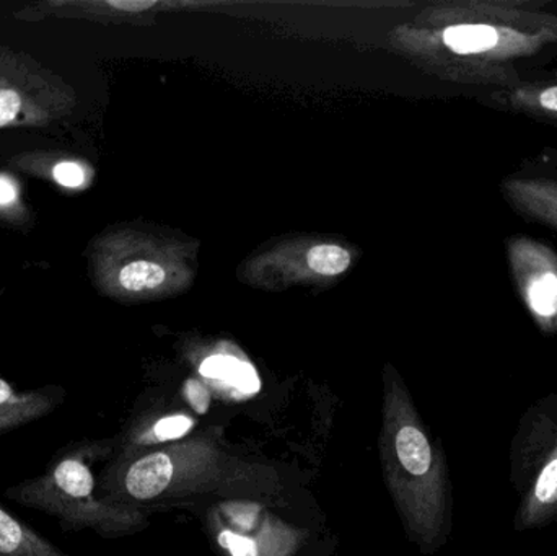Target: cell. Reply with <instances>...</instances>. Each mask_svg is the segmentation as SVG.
<instances>
[{
	"label": "cell",
	"mask_w": 557,
	"mask_h": 556,
	"mask_svg": "<svg viewBox=\"0 0 557 556\" xmlns=\"http://www.w3.org/2000/svg\"><path fill=\"white\" fill-rule=\"evenodd\" d=\"M67 398L61 385L20 391L0 375V436L54 413Z\"/></svg>",
	"instance_id": "5"
},
{
	"label": "cell",
	"mask_w": 557,
	"mask_h": 556,
	"mask_svg": "<svg viewBox=\"0 0 557 556\" xmlns=\"http://www.w3.org/2000/svg\"><path fill=\"white\" fill-rule=\"evenodd\" d=\"M523 498L517 528H539L557 516V407L540 411L525 436L520 459Z\"/></svg>",
	"instance_id": "3"
},
{
	"label": "cell",
	"mask_w": 557,
	"mask_h": 556,
	"mask_svg": "<svg viewBox=\"0 0 557 556\" xmlns=\"http://www.w3.org/2000/svg\"><path fill=\"white\" fill-rule=\"evenodd\" d=\"M219 544L224 548H228L234 556H258L257 545L250 539L242 538V535L232 534V532H222L219 538Z\"/></svg>",
	"instance_id": "17"
},
{
	"label": "cell",
	"mask_w": 557,
	"mask_h": 556,
	"mask_svg": "<svg viewBox=\"0 0 557 556\" xmlns=\"http://www.w3.org/2000/svg\"><path fill=\"white\" fill-rule=\"evenodd\" d=\"M18 186L13 180L0 175V209L2 211H10L18 205Z\"/></svg>",
	"instance_id": "19"
},
{
	"label": "cell",
	"mask_w": 557,
	"mask_h": 556,
	"mask_svg": "<svg viewBox=\"0 0 557 556\" xmlns=\"http://www.w3.org/2000/svg\"><path fill=\"white\" fill-rule=\"evenodd\" d=\"M166 273L160 264L147 260H134L117 270V286L127 293H143L162 286Z\"/></svg>",
	"instance_id": "11"
},
{
	"label": "cell",
	"mask_w": 557,
	"mask_h": 556,
	"mask_svg": "<svg viewBox=\"0 0 557 556\" xmlns=\"http://www.w3.org/2000/svg\"><path fill=\"white\" fill-rule=\"evenodd\" d=\"M399 462L414 477H425L434 467V454L428 437L416 427H405L396 436Z\"/></svg>",
	"instance_id": "10"
},
{
	"label": "cell",
	"mask_w": 557,
	"mask_h": 556,
	"mask_svg": "<svg viewBox=\"0 0 557 556\" xmlns=\"http://www.w3.org/2000/svg\"><path fill=\"white\" fill-rule=\"evenodd\" d=\"M52 180L62 188H84L88 182L87 166L75 160H61L51 170Z\"/></svg>",
	"instance_id": "13"
},
{
	"label": "cell",
	"mask_w": 557,
	"mask_h": 556,
	"mask_svg": "<svg viewBox=\"0 0 557 556\" xmlns=\"http://www.w3.org/2000/svg\"><path fill=\"white\" fill-rule=\"evenodd\" d=\"M307 263L314 273L336 276L349 268L350 255L337 245H317L308 251Z\"/></svg>",
	"instance_id": "12"
},
{
	"label": "cell",
	"mask_w": 557,
	"mask_h": 556,
	"mask_svg": "<svg viewBox=\"0 0 557 556\" xmlns=\"http://www.w3.org/2000/svg\"><path fill=\"white\" fill-rule=\"evenodd\" d=\"M103 450L98 441L65 444L41 475L9 486L3 496L23 508L51 516L62 532L110 531L114 512L95 496L97 480L91 470Z\"/></svg>",
	"instance_id": "1"
},
{
	"label": "cell",
	"mask_w": 557,
	"mask_h": 556,
	"mask_svg": "<svg viewBox=\"0 0 557 556\" xmlns=\"http://www.w3.org/2000/svg\"><path fill=\"white\" fill-rule=\"evenodd\" d=\"M517 293L543 335L557 333V251L527 235L506 242Z\"/></svg>",
	"instance_id": "4"
},
{
	"label": "cell",
	"mask_w": 557,
	"mask_h": 556,
	"mask_svg": "<svg viewBox=\"0 0 557 556\" xmlns=\"http://www.w3.org/2000/svg\"><path fill=\"white\" fill-rule=\"evenodd\" d=\"M108 5L127 13H139L152 9L156 2L152 0H111Z\"/></svg>",
	"instance_id": "20"
},
{
	"label": "cell",
	"mask_w": 557,
	"mask_h": 556,
	"mask_svg": "<svg viewBox=\"0 0 557 556\" xmlns=\"http://www.w3.org/2000/svg\"><path fill=\"white\" fill-rule=\"evenodd\" d=\"M186 395H188L189 404L193 405L198 413H206L211 405V395L206 391L205 385L199 384L198 381L186 382Z\"/></svg>",
	"instance_id": "18"
},
{
	"label": "cell",
	"mask_w": 557,
	"mask_h": 556,
	"mask_svg": "<svg viewBox=\"0 0 557 556\" xmlns=\"http://www.w3.org/2000/svg\"><path fill=\"white\" fill-rule=\"evenodd\" d=\"M500 191L517 214L557 232V180L509 176Z\"/></svg>",
	"instance_id": "6"
},
{
	"label": "cell",
	"mask_w": 557,
	"mask_h": 556,
	"mask_svg": "<svg viewBox=\"0 0 557 556\" xmlns=\"http://www.w3.org/2000/svg\"><path fill=\"white\" fill-rule=\"evenodd\" d=\"M193 428V421L186 417H166L157 421L153 436L159 441L180 440Z\"/></svg>",
	"instance_id": "14"
},
{
	"label": "cell",
	"mask_w": 557,
	"mask_h": 556,
	"mask_svg": "<svg viewBox=\"0 0 557 556\" xmlns=\"http://www.w3.org/2000/svg\"><path fill=\"white\" fill-rule=\"evenodd\" d=\"M238 359L232 358V356H211L206 359L201 365V374L209 379H222V381H228L232 372L238 366Z\"/></svg>",
	"instance_id": "15"
},
{
	"label": "cell",
	"mask_w": 557,
	"mask_h": 556,
	"mask_svg": "<svg viewBox=\"0 0 557 556\" xmlns=\"http://www.w3.org/2000/svg\"><path fill=\"white\" fill-rule=\"evenodd\" d=\"M227 382H231L234 387L245 392V394H257L261 388L260 378H258L253 366L248 365V362H238L237 368L232 372Z\"/></svg>",
	"instance_id": "16"
},
{
	"label": "cell",
	"mask_w": 557,
	"mask_h": 556,
	"mask_svg": "<svg viewBox=\"0 0 557 556\" xmlns=\"http://www.w3.org/2000/svg\"><path fill=\"white\" fill-rule=\"evenodd\" d=\"M75 104L71 85L23 52L0 46V129L48 126Z\"/></svg>",
	"instance_id": "2"
},
{
	"label": "cell",
	"mask_w": 557,
	"mask_h": 556,
	"mask_svg": "<svg viewBox=\"0 0 557 556\" xmlns=\"http://www.w3.org/2000/svg\"><path fill=\"white\" fill-rule=\"evenodd\" d=\"M0 556H69L0 505Z\"/></svg>",
	"instance_id": "9"
},
{
	"label": "cell",
	"mask_w": 557,
	"mask_h": 556,
	"mask_svg": "<svg viewBox=\"0 0 557 556\" xmlns=\"http://www.w3.org/2000/svg\"><path fill=\"white\" fill-rule=\"evenodd\" d=\"M172 475V460L166 454H149L127 467L121 480V490L137 502H147L166 490Z\"/></svg>",
	"instance_id": "8"
},
{
	"label": "cell",
	"mask_w": 557,
	"mask_h": 556,
	"mask_svg": "<svg viewBox=\"0 0 557 556\" xmlns=\"http://www.w3.org/2000/svg\"><path fill=\"white\" fill-rule=\"evenodd\" d=\"M493 101L504 110L557 123V84L522 82L517 87L497 90Z\"/></svg>",
	"instance_id": "7"
}]
</instances>
